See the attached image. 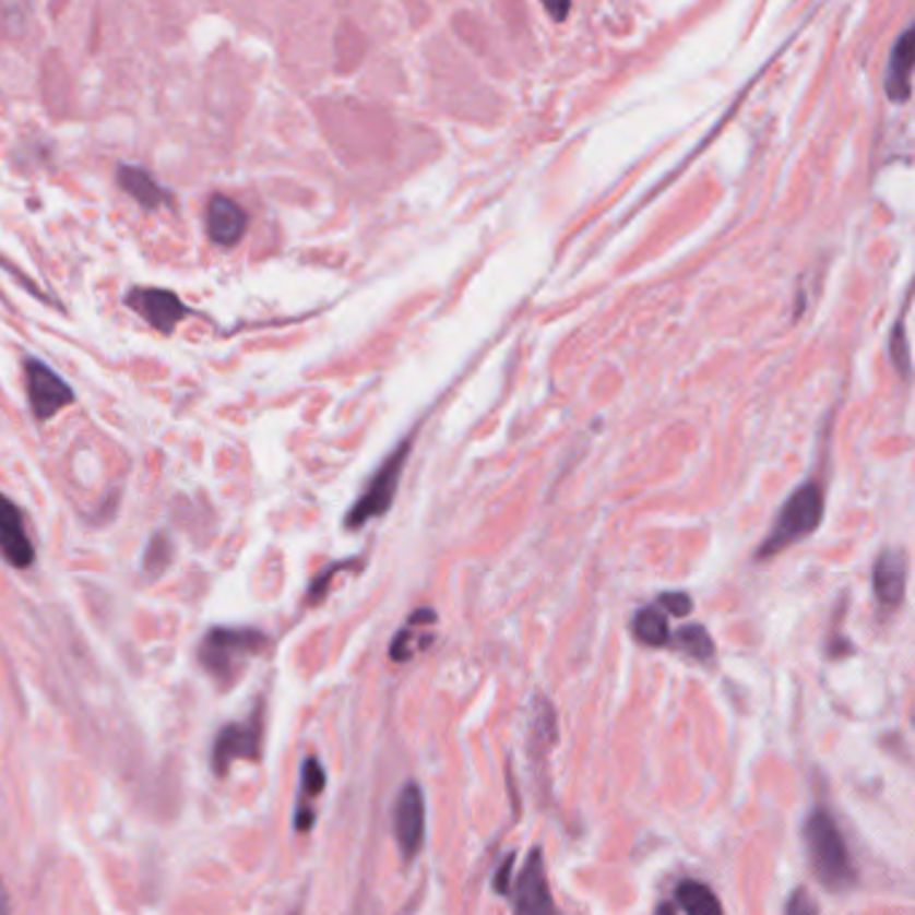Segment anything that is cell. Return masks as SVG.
Segmentation results:
<instances>
[{
    "mask_svg": "<svg viewBox=\"0 0 915 915\" xmlns=\"http://www.w3.org/2000/svg\"><path fill=\"white\" fill-rule=\"evenodd\" d=\"M677 911L693 913V915H706V913H723V902L712 894L706 883L698 881H685L679 883L677 889Z\"/></svg>",
    "mask_w": 915,
    "mask_h": 915,
    "instance_id": "9a60e30c",
    "label": "cell"
},
{
    "mask_svg": "<svg viewBox=\"0 0 915 915\" xmlns=\"http://www.w3.org/2000/svg\"><path fill=\"white\" fill-rule=\"evenodd\" d=\"M543 3H545V9H548V14L554 16L556 22H561V20H567L572 0H543Z\"/></svg>",
    "mask_w": 915,
    "mask_h": 915,
    "instance_id": "7402d4cb",
    "label": "cell"
},
{
    "mask_svg": "<svg viewBox=\"0 0 915 915\" xmlns=\"http://www.w3.org/2000/svg\"><path fill=\"white\" fill-rule=\"evenodd\" d=\"M25 387L27 397H31V411L38 421L55 419L62 408H68L75 401V392L46 363L35 360V357L25 363Z\"/></svg>",
    "mask_w": 915,
    "mask_h": 915,
    "instance_id": "5b68a950",
    "label": "cell"
},
{
    "mask_svg": "<svg viewBox=\"0 0 915 915\" xmlns=\"http://www.w3.org/2000/svg\"><path fill=\"white\" fill-rule=\"evenodd\" d=\"M406 456H408V443H403L401 449H397L395 454H392L390 460L379 467V473L373 475L371 484H368L366 495H363L349 510V515H347L349 530H357V526L368 524L371 519H379V515H384L387 510H390L392 500H395V495H397V486H401Z\"/></svg>",
    "mask_w": 915,
    "mask_h": 915,
    "instance_id": "277c9868",
    "label": "cell"
},
{
    "mask_svg": "<svg viewBox=\"0 0 915 915\" xmlns=\"http://www.w3.org/2000/svg\"><path fill=\"white\" fill-rule=\"evenodd\" d=\"M797 911L817 913V905H813L811 900H806V894H803V891H797V894L792 896V902L787 905V913H797Z\"/></svg>",
    "mask_w": 915,
    "mask_h": 915,
    "instance_id": "603a6c76",
    "label": "cell"
},
{
    "mask_svg": "<svg viewBox=\"0 0 915 915\" xmlns=\"http://www.w3.org/2000/svg\"><path fill=\"white\" fill-rule=\"evenodd\" d=\"M510 867H513V856H508L506 861H502L500 867V876H497V889L502 891V894H508V881H510Z\"/></svg>",
    "mask_w": 915,
    "mask_h": 915,
    "instance_id": "cb8c5ba5",
    "label": "cell"
},
{
    "mask_svg": "<svg viewBox=\"0 0 915 915\" xmlns=\"http://www.w3.org/2000/svg\"><path fill=\"white\" fill-rule=\"evenodd\" d=\"M158 559H164L167 565L173 561V548H169L167 537L164 535L151 539V548H148V554H145V572H156V574L162 572L164 565Z\"/></svg>",
    "mask_w": 915,
    "mask_h": 915,
    "instance_id": "ac0fdd59",
    "label": "cell"
},
{
    "mask_svg": "<svg viewBox=\"0 0 915 915\" xmlns=\"http://www.w3.org/2000/svg\"><path fill=\"white\" fill-rule=\"evenodd\" d=\"M891 357H894V363H896V368H900L902 377H907V373H911V355H907L905 328H902V322L896 325L894 336H891Z\"/></svg>",
    "mask_w": 915,
    "mask_h": 915,
    "instance_id": "ffe728a7",
    "label": "cell"
},
{
    "mask_svg": "<svg viewBox=\"0 0 915 915\" xmlns=\"http://www.w3.org/2000/svg\"><path fill=\"white\" fill-rule=\"evenodd\" d=\"M127 301L158 333H173L175 325L189 314L186 304L175 293L162 290V287H134Z\"/></svg>",
    "mask_w": 915,
    "mask_h": 915,
    "instance_id": "8992f818",
    "label": "cell"
},
{
    "mask_svg": "<svg viewBox=\"0 0 915 915\" xmlns=\"http://www.w3.org/2000/svg\"><path fill=\"white\" fill-rule=\"evenodd\" d=\"M658 607L666 609V613L674 615V618H685V615H690V609H693V599H690L688 594L668 591V594H661Z\"/></svg>",
    "mask_w": 915,
    "mask_h": 915,
    "instance_id": "44dd1931",
    "label": "cell"
},
{
    "mask_svg": "<svg viewBox=\"0 0 915 915\" xmlns=\"http://www.w3.org/2000/svg\"><path fill=\"white\" fill-rule=\"evenodd\" d=\"M803 837H806L808 854H811L813 872L827 889L832 891H846L856 883L854 861L848 856V846L843 841L841 830L832 821L827 811H813L811 817L806 819V827H803Z\"/></svg>",
    "mask_w": 915,
    "mask_h": 915,
    "instance_id": "7a4b0ae2",
    "label": "cell"
},
{
    "mask_svg": "<svg viewBox=\"0 0 915 915\" xmlns=\"http://www.w3.org/2000/svg\"><path fill=\"white\" fill-rule=\"evenodd\" d=\"M515 911L519 913H550L554 900H550L548 881H545V867L539 852H532L526 859L524 870L515 886Z\"/></svg>",
    "mask_w": 915,
    "mask_h": 915,
    "instance_id": "30bf717a",
    "label": "cell"
},
{
    "mask_svg": "<svg viewBox=\"0 0 915 915\" xmlns=\"http://www.w3.org/2000/svg\"><path fill=\"white\" fill-rule=\"evenodd\" d=\"M911 73H913V31L907 27L896 38L894 49L889 57V70H886V95L894 103H905L911 97Z\"/></svg>",
    "mask_w": 915,
    "mask_h": 915,
    "instance_id": "4fadbf2b",
    "label": "cell"
},
{
    "mask_svg": "<svg viewBox=\"0 0 915 915\" xmlns=\"http://www.w3.org/2000/svg\"><path fill=\"white\" fill-rule=\"evenodd\" d=\"M301 787L309 797H317L322 792V787H325V771H322V765L317 762V758H309L307 762H304Z\"/></svg>",
    "mask_w": 915,
    "mask_h": 915,
    "instance_id": "d6986e66",
    "label": "cell"
},
{
    "mask_svg": "<svg viewBox=\"0 0 915 915\" xmlns=\"http://www.w3.org/2000/svg\"><path fill=\"white\" fill-rule=\"evenodd\" d=\"M821 515H824V495H821L817 484H803L800 489L784 502L771 535L760 545L758 559L776 556L779 550L789 548V545L800 543L803 537L813 535V530L821 524Z\"/></svg>",
    "mask_w": 915,
    "mask_h": 915,
    "instance_id": "3957f363",
    "label": "cell"
},
{
    "mask_svg": "<svg viewBox=\"0 0 915 915\" xmlns=\"http://www.w3.org/2000/svg\"><path fill=\"white\" fill-rule=\"evenodd\" d=\"M119 186L129 193V197L138 199V202L143 204V207H148V210L162 207L164 202H169V193L164 191L162 186H158L156 180L140 167H121L119 169Z\"/></svg>",
    "mask_w": 915,
    "mask_h": 915,
    "instance_id": "5bb4252c",
    "label": "cell"
},
{
    "mask_svg": "<svg viewBox=\"0 0 915 915\" xmlns=\"http://www.w3.org/2000/svg\"><path fill=\"white\" fill-rule=\"evenodd\" d=\"M266 637L258 629L248 626H221V629L207 631V637L199 644L197 658L202 663L204 672L221 685V688H231L250 661L256 658L258 650L263 647Z\"/></svg>",
    "mask_w": 915,
    "mask_h": 915,
    "instance_id": "6da1fadb",
    "label": "cell"
},
{
    "mask_svg": "<svg viewBox=\"0 0 915 915\" xmlns=\"http://www.w3.org/2000/svg\"><path fill=\"white\" fill-rule=\"evenodd\" d=\"M674 647L682 650V653H688L690 658L696 661H709L714 653L712 637H709L706 629H701V626H685V629L674 637Z\"/></svg>",
    "mask_w": 915,
    "mask_h": 915,
    "instance_id": "e0dca14e",
    "label": "cell"
},
{
    "mask_svg": "<svg viewBox=\"0 0 915 915\" xmlns=\"http://www.w3.org/2000/svg\"><path fill=\"white\" fill-rule=\"evenodd\" d=\"M907 559L900 550H883L872 567V589L883 607H900L905 599Z\"/></svg>",
    "mask_w": 915,
    "mask_h": 915,
    "instance_id": "8fae6325",
    "label": "cell"
},
{
    "mask_svg": "<svg viewBox=\"0 0 915 915\" xmlns=\"http://www.w3.org/2000/svg\"><path fill=\"white\" fill-rule=\"evenodd\" d=\"M248 231V213L239 207L237 202H231L228 197H213L207 204V234L210 239L223 245V248H231Z\"/></svg>",
    "mask_w": 915,
    "mask_h": 915,
    "instance_id": "7c38bea8",
    "label": "cell"
},
{
    "mask_svg": "<svg viewBox=\"0 0 915 915\" xmlns=\"http://www.w3.org/2000/svg\"><path fill=\"white\" fill-rule=\"evenodd\" d=\"M633 633H637L639 642L650 644V647H661V644L672 642L666 613L661 607L639 609L637 618H633Z\"/></svg>",
    "mask_w": 915,
    "mask_h": 915,
    "instance_id": "2e32d148",
    "label": "cell"
},
{
    "mask_svg": "<svg viewBox=\"0 0 915 915\" xmlns=\"http://www.w3.org/2000/svg\"><path fill=\"white\" fill-rule=\"evenodd\" d=\"M258 754H261V727L256 723H234L223 727L218 736H215L213 758L210 760H213V771L218 776H226L234 762L258 760Z\"/></svg>",
    "mask_w": 915,
    "mask_h": 915,
    "instance_id": "ba28073f",
    "label": "cell"
},
{
    "mask_svg": "<svg viewBox=\"0 0 915 915\" xmlns=\"http://www.w3.org/2000/svg\"><path fill=\"white\" fill-rule=\"evenodd\" d=\"M0 556L14 569H27L35 561V548L27 537L20 508L0 495Z\"/></svg>",
    "mask_w": 915,
    "mask_h": 915,
    "instance_id": "9c48e42d",
    "label": "cell"
},
{
    "mask_svg": "<svg viewBox=\"0 0 915 915\" xmlns=\"http://www.w3.org/2000/svg\"><path fill=\"white\" fill-rule=\"evenodd\" d=\"M392 830L401 852L414 856L425 841V797L416 784H406L395 800L392 811Z\"/></svg>",
    "mask_w": 915,
    "mask_h": 915,
    "instance_id": "52a82bcc",
    "label": "cell"
}]
</instances>
